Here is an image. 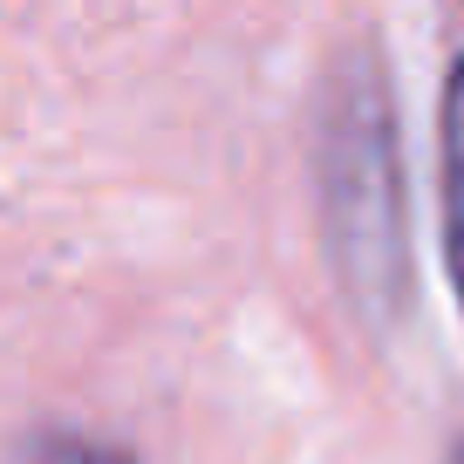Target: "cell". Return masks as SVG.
Segmentation results:
<instances>
[{
	"instance_id": "obj_1",
	"label": "cell",
	"mask_w": 464,
	"mask_h": 464,
	"mask_svg": "<svg viewBox=\"0 0 464 464\" xmlns=\"http://www.w3.org/2000/svg\"><path fill=\"white\" fill-rule=\"evenodd\" d=\"M321 218L342 287L376 328L410 301V239H403V158L396 110L376 55H348L321 110Z\"/></svg>"
},
{
	"instance_id": "obj_2",
	"label": "cell",
	"mask_w": 464,
	"mask_h": 464,
	"mask_svg": "<svg viewBox=\"0 0 464 464\" xmlns=\"http://www.w3.org/2000/svg\"><path fill=\"white\" fill-rule=\"evenodd\" d=\"M437 158H444V260L464 301V62L444 82V130H437Z\"/></svg>"
},
{
	"instance_id": "obj_3",
	"label": "cell",
	"mask_w": 464,
	"mask_h": 464,
	"mask_svg": "<svg viewBox=\"0 0 464 464\" xmlns=\"http://www.w3.org/2000/svg\"><path fill=\"white\" fill-rule=\"evenodd\" d=\"M7 464H130L123 444H96V437H75V430H42L14 450Z\"/></svg>"
},
{
	"instance_id": "obj_4",
	"label": "cell",
	"mask_w": 464,
	"mask_h": 464,
	"mask_svg": "<svg viewBox=\"0 0 464 464\" xmlns=\"http://www.w3.org/2000/svg\"><path fill=\"white\" fill-rule=\"evenodd\" d=\"M450 464H464V444H458V450H450Z\"/></svg>"
}]
</instances>
